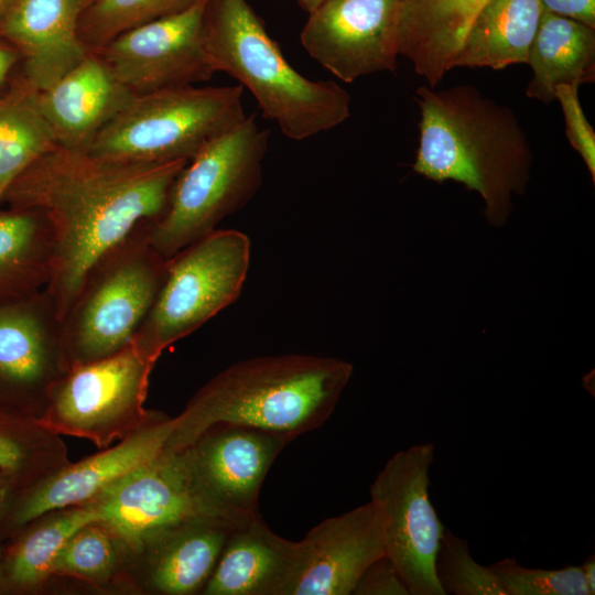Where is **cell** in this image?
Wrapping results in <instances>:
<instances>
[{
	"label": "cell",
	"instance_id": "1",
	"mask_svg": "<svg viewBox=\"0 0 595 595\" xmlns=\"http://www.w3.org/2000/svg\"><path fill=\"white\" fill-rule=\"evenodd\" d=\"M188 161L127 163L56 145L7 188L1 205L41 213L54 238L44 291L62 321L96 261L165 210Z\"/></svg>",
	"mask_w": 595,
	"mask_h": 595
},
{
	"label": "cell",
	"instance_id": "2",
	"mask_svg": "<svg viewBox=\"0 0 595 595\" xmlns=\"http://www.w3.org/2000/svg\"><path fill=\"white\" fill-rule=\"evenodd\" d=\"M419 148L413 171L425 178L454 181L476 192L493 227L504 226L512 198L530 181L532 150L516 113L470 85L440 91L420 86Z\"/></svg>",
	"mask_w": 595,
	"mask_h": 595
},
{
	"label": "cell",
	"instance_id": "3",
	"mask_svg": "<svg viewBox=\"0 0 595 595\" xmlns=\"http://www.w3.org/2000/svg\"><path fill=\"white\" fill-rule=\"evenodd\" d=\"M353 371L346 360L301 354L235 363L199 388L173 418L165 447L187 446L217 423L249 425L295 439L326 422Z\"/></svg>",
	"mask_w": 595,
	"mask_h": 595
},
{
	"label": "cell",
	"instance_id": "4",
	"mask_svg": "<svg viewBox=\"0 0 595 595\" xmlns=\"http://www.w3.org/2000/svg\"><path fill=\"white\" fill-rule=\"evenodd\" d=\"M204 42L215 73H227L247 88L286 138L309 139L350 116L348 91L296 72L246 0H207Z\"/></svg>",
	"mask_w": 595,
	"mask_h": 595
},
{
	"label": "cell",
	"instance_id": "5",
	"mask_svg": "<svg viewBox=\"0 0 595 595\" xmlns=\"http://www.w3.org/2000/svg\"><path fill=\"white\" fill-rule=\"evenodd\" d=\"M145 224L101 256L62 318L69 366L132 345L165 278L169 259L148 239Z\"/></svg>",
	"mask_w": 595,
	"mask_h": 595
},
{
	"label": "cell",
	"instance_id": "6",
	"mask_svg": "<svg viewBox=\"0 0 595 595\" xmlns=\"http://www.w3.org/2000/svg\"><path fill=\"white\" fill-rule=\"evenodd\" d=\"M268 143L255 113L206 143L180 172L165 210L147 223L150 245L169 259L247 205L262 183Z\"/></svg>",
	"mask_w": 595,
	"mask_h": 595
},
{
	"label": "cell",
	"instance_id": "7",
	"mask_svg": "<svg viewBox=\"0 0 595 595\" xmlns=\"http://www.w3.org/2000/svg\"><path fill=\"white\" fill-rule=\"evenodd\" d=\"M242 93L240 85H188L134 95L87 152L127 163L188 161L246 118Z\"/></svg>",
	"mask_w": 595,
	"mask_h": 595
},
{
	"label": "cell",
	"instance_id": "8",
	"mask_svg": "<svg viewBox=\"0 0 595 595\" xmlns=\"http://www.w3.org/2000/svg\"><path fill=\"white\" fill-rule=\"evenodd\" d=\"M250 264V240L215 229L169 258L164 281L132 345L156 363L162 351L192 334L239 298Z\"/></svg>",
	"mask_w": 595,
	"mask_h": 595
},
{
	"label": "cell",
	"instance_id": "9",
	"mask_svg": "<svg viewBox=\"0 0 595 595\" xmlns=\"http://www.w3.org/2000/svg\"><path fill=\"white\" fill-rule=\"evenodd\" d=\"M155 363L133 345L101 359L68 367L50 391L39 423L57 435L108 447L143 425L149 376Z\"/></svg>",
	"mask_w": 595,
	"mask_h": 595
},
{
	"label": "cell",
	"instance_id": "10",
	"mask_svg": "<svg viewBox=\"0 0 595 595\" xmlns=\"http://www.w3.org/2000/svg\"><path fill=\"white\" fill-rule=\"evenodd\" d=\"M431 442L399 451L388 459L370 486L379 509L386 556L410 595H445L435 575V556L444 526L429 497Z\"/></svg>",
	"mask_w": 595,
	"mask_h": 595
},
{
	"label": "cell",
	"instance_id": "11",
	"mask_svg": "<svg viewBox=\"0 0 595 595\" xmlns=\"http://www.w3.org/2000/svg\"><path fill=\"white\" fill-rule=\"evenodd\" d=\"M293 440L255 426L217 423L180 448L204 511L235 527L260 515L258 497L266 475Z\"/></svg>",
	"mask_w": 595,
	"mask_h": 595
},
{
	"label": "cell",
	"instance_id": "12",
	"mask_svg": "<svg viewBox=\"0 0 595 595\" xmlns=\"http://www.w3.org/2000/svg\"><path fill=\"white\" fill-rule=\"evenodd\" d=\"M172 428L173 418L153 411L143 425L116 445L10 489L0 504V539H11L43 513L89 502L166 448Z\"/></svg>",
	"mask_w": 595,
	"mask_h": 595
},
{
	"label": "cell",
	"instance_id": "13",
	"mask_svg": "<svg viewBox=\"0 0 595 595\" xmlns=\"http://www.w3.org/2000/svg\"><path fill=\"white\" fill-rule=\"evenodd\" d=\"M206 4L207 0H195L94 52L134 95L207 82L215 71L204 42Z\"/></svg>",
	"mask_w": 595,
	"mask_h": 595
},
{
	"label": "cell",
	"instance_id": "14",
	"mask_svg": "<svg viewBox=\"0 0 595 595\" xmlns=\"http://www.w3.org/2000/svg\"><path fill=\"white\" fill-rule=\"evenodd\" d=\"M400 0H327L309 18L300 41L309 55L344 83L396 73Z\"/></svg>",
	"mask_w": 595,
	"mask_h": 595
},
{
	"label": "cell",
	"instance_id": "15",
	"mask_svg": "<svg viewBox=\"0 0 595 595\" xmlns=\"http://www.w3.org/2000/svg\"><path fill=\"white\" fill-rule=\"evenodd\" d=\"M69 364L53 302L40 293L0 305V402L39 418Z\"/></svg>",
	"mask_w": 595,
	"mask_h": 595
},
{
	"label": "cell",
	"instance_id": "16",
	"mask_svg": "<svg viewBox=\"0 0 595 595\" xmlns=\"http://www.w3.org/2000/svg\"><path fill=\"white\" fill-rule=\"evenodd\" d=\"M89 502L99 512V522L123 542L130 554L170 524L210 517L196 498L180 448H164Z\"/></svg>",
	"mask_w": 595,
	"mask_h": 595
},
{
	"label": "cell",
	"instance_id": "17",
	"mask_svg": "<svg viewBox=\"0 0 595 595\" xmlns=\"http://www.w3.org/2000/svg\"><path fill=\"white\" fill-rule=\"evenodd\" d=\"M301 565L290 595H349L365 570L386 555L382 517L369 500L327 518L300 540Z\"/></svg>",
	"mask_w": 595,
	"mask_h": 595
},
{
	"label": "cell",
	"instance_id": "18",
	"mask_svg": "<svg viewBox=\"0 0 595 595\" xmlns=\"http://www.w3.org/2000/svg\"><path fill=\"white\" fill-rule=\"evenodd\" d=\"M84 0H17L0 19V40L20 55L19 71L37 91L88 54L79 36Z\"/></svg>",
	"mask_w": 595,
	"mask_h": 595
},
{
	"label": "cell",
	"instance_id": "19",
	"mask_svg": "<svg viewBox=\"0 0 595 595\" xmlns=\"http://www.w3.org/2000/svg\"><path fill=\"white\" fill-rule=\"evenodd\" d=\"M234 528L212 517L170 524L130 554L127 572L139 564V588L147 593L201 594Z\"/></svg>",
	"mask_w": 595,
	"mask_h": 595
},
{
	"label": "cell",
	"instance_id": "20",
	"mask_svg": "<svg viewBox=\"0 0 595 595\" xmlns=\"http://www.w3.org/2000/svg\"><path fill=\"white\" fill-rule=\"evenodd\" d=\"M133 96L101 56L90 51L53 85L39 91L37 101L56 144L87 151Z\"/></svg>",
	"mask_w": 595,
	"mask_h": 595
},
{
	"label": "cell",
	"instance_id": "21",
	"mask_svg": "<svg viewBox=\"0 0 595 595\" xmlns=\"http://www.w3.org/2000/svg\"><path fill=\"white\" fill-rule=\"evenodd\" d=\"M301 558V542L278 536L258 515L230 532L201 594L290 595Z\"/></svg>",
	"mask_w": 595,
	"mask_h": 595
},
{
	"label": "cell",
	"instance_id": "22",
	"mask_svg": "<svg viewBox=\"0 0 595 595\" xmlns=\"http://www.w3.org/2000/svg\"><path fill=\"white\" fill-rule=\"evenodd\" d=\"M487 0H400L399 54L431 88L453 68L467 31Z\"/></svg>",
	"mask_w": 595,
	"mask_h": 595
},
{
	"label": "cell",
	"instance_id": "23",
	"mask_svg": "<svg viewBox=\"0 0 595 595\" xmlns=\"http://www.w3.org/2000/svg\"><path fill=\"white\" fill-rule=\"evenodd\" d=\"M527 64L533 76L526 95L547 105L558 86L594 83L595 28L543 10Z\"/></svg>",
	"mask_w": 595,
	"mask_h": 595
},
{
	"label": "cell",
	"instance_id": "24",
	"mask_svg": "<svg viewBox=\"0 0 595 595\" xmlns=\"http://www.w3.org/2000/svg\"><path fill=\"white\" fill-rule=\"evenodd\" d=\"M543 10L541 0H487L470 24L453 67L502 69L527 63Z\"/></svg>",
	"mask_w": 595,
	"mask_h": 595
},
{
	"label": "cell",
	"instance_id": "25",
	"mask_svg": "<svg viewBox=\"0 0 595 595\" xmlns=\"http://www.w3.org/2000/svg\"><path fill=\"white\" fill-rule=\"evenodd\" d=\"M53 263L54 238L46 218L30 209H0V305L43 291Z\"/></svg>",
	"mask_w": 595,
	"mask_h": 595
},
{
	"label": "cell",
	"instance_id": "26",
	"mask_svg": "<svg viewBox=\"0 0 595 595\" xmlns=\"http://www.w3.org/2000/svg\"><path fill=\"white\" fill-rule=\"evenodd\" d=\"M90 504L48 511L32 520L10 540L2 554L6 593L31 592L53 576V563L73 533L99 521Z\"/></svg>",
	"mask_w": 595,
	"mask_h": 595
},
{
	"label": "cell",
	"instance_id": "27",
	"mask_svg": "<svg viewBox=\"0 0 595 595\" xmlns=\"http://www.w3.org/2000/svg\"><path fill=\"white\" fill-rule=\"evenodd\" d=\"M37 95L19 68L0 91V206L10 184L57 145L40 110Z\"/></svg>",
	"mask_w": 595,
	"mask_h": 595
},
{
	"label": "cell",
	"instance_id": "28",
	"mask_svg": "<svg viewBox=\"0 0 595 595\" xmlns=\"http://www.w3.org/2000/svg\"><path fill=\"white\" fill-rule=\"evenodd\" d=\"M61 436L37 419L0 402V470L12 488L28 485L67 464Z\"/></svg>",
	"mask_w": 595,
	"mask_h": 595
},
{
	"label": "cell",
	"instance_id": "29",
	"mask_svg": "<svg viewBox=\"0 0 595 595\" xmlns=\"http://www.w3.org/2000/svg\"><path fill=\"white\" fill-rule=\"evenodd\" d=\"M130 552L99 521L79 528L63 545L53 563V575L72 576L102 586L125 580Z\"/></svg>",
	"mask_w": 595,
	"mask_h": 595
},
{
	"label": "cell",
	"instance_id": "30",
	"mask_svg": "<svg viewBox=\"0 0 595 595\" xmlns=\"http://www.w3.org/2000/svg\"><path fill=\"white\" fill-rule=\"evenodd\" d=\"M195 0H94L83 11L79 36L89 51H97L120 34L177 12Z\"/></svg>",
	"mask_w": 595,
	"mask_h": 595
},
{
	"label": "cell",
	"instance_id": "31",
	"mask_svg": "<svg viewBox=\"0 0 595 595\" xmlns=\"http://www.w3.org/2000/svg\"><path fill=\"white\" fill-rule=\"evenodd\" d=\"M434 567L444 594L507 595L490 565L476 562L468 541L447 528H444Z\"/></svg>",
	"mask_w": 595,
	"mask_h": 595
},
{
	"label": "cell",
	"instance_id": "32",
	"mask_svg": "<svg viewBox=\"0 0 595 595\" xmlns=\"http://www.w3.org/2000/svg\"><path fill=\"white\" fill-rule=\"evenodd\" d=\"M507 595H591L581 565L531 569L507 558L490 564Z\"/></svg>",
	"mask_w": 595,
	"mask_h": 595
},
{
	"label": "cell",
	"instance_id": "33",
	"mask_svg": "<svg viewBox=\"0 0 595 595\" xmlns=\"http://www.w3.org/2000/svg\"><path fill=\"white\" fill-rule=\"evenodd\" d=\"M578 87L561 85L555 88L565 122V133L571 147L581 155L593 183L595 182V132L588 123L578 98Z\"/></svg>",
	"mask_w": 595,
	"mask_h": 595
},
{
	"label": "cell",
	"instance_id": "34",
	"mask_svg": "<svg viewBox=\"0 0 595 595\" xmlns=\"http://www.w3.org/2000/svg\"><path fill=\"white\" fill-rule=\"evenodd\" d=\"M353 595H410L388 556L374 561L359 577Z\"/></svg>",
	"mask_w": 595,
	"mask_h": 595
},
{
	"label": "cell",
	"instance_id": "35",
	"mask_svg": "<svg viewBox=\"0 0 595 595\" xmlns=\"http://www.w3.org/2000/svg\"><path fill=\"white\" fill-rule=\"evenodd\" d=\"M545 11L595 28V0H541Z\"/></svg>",
	"mask_w": 595,
	"mask_h": 595
},
{
	"label": "cell",
	"instance_id": "36",
	"mask_svg": "<svg viewBox=\"0 0 595 595\" xmlns=\"http://www.w3.org/2000/svg\"><path fill=\"white\" fill-rule=\"evenodd\" d=\"M20 55L7 42L0 40V91L6 89L20 66Z\"/></svg>",
	"mask_w": 595,
	"mask_h": 595
},
{
	"label": "cell",
	"instance_id": "37",
	"mask_svg": "<svg viewBox=\"0 0 595 595\" xmlns=\"http://www.w3.org/2000/svg\"><path fill=\"white\" fill-rule=\"evenodd\" d=\"M591 595L595 593V555H589L581 565Z\"/></svg>",
	"mask_w": 595,
	"mask_h": 595
},
{
	"label": "cell",
	"instance_id": "38",
	"mask_svg": "<svg viewBox=\"0 0 595 595\" xmlns=\"http://www.w3.org/2000/svg\"><path fill=\"white\" fill-rule=\"evenodd\" d=\"M11 488L12 482L10 477L0 470V504Z\"/></svg>",
	"mask_w": 595,
	"mask_h": 595
},
{
	"label": "cell",
	"instance_id": "39",
	"mask_svg": "<svg viewBox=\"0 0 595 595\" xmlns=\"http://www.w3.org/2000/svg\"><path fill=\"white\" fill-rule=\"evenodd\" d=\"M307 13L313 12L327 0H295Z\"/></svg>",
	"mask_w": 595,
	"mask_h": 595
},
{
	"label": "cell",
	"instance_id": "40",
	"mask_svg": "<svg viewBox=\"0 0 595 595\" xmlns=\"http://www.w3.org/2000/svg\"><path fill=\"white\" fill-rule=\"evenodd\" d=\"M17 0H0V19L8 12Z\"/></svg>",
	"mask_w": 595,
	"mask_h": 595
},
{
	"label": "cell",
	"instance_id": "41",
	"mask_svg": "<svg viewBox=\"0 0 595 595\" xmlns=\"http://www.w3.org/2000/svg\"><path fill=\"white\" fill-rule=\"evenodd\" d=\"M2 554L3 552L0 549V594L6 593L4 588V577H3V567H2Z\"/></svg>",
	"mask_w": 595,
	"mask_h": 595
}]
</instances>
